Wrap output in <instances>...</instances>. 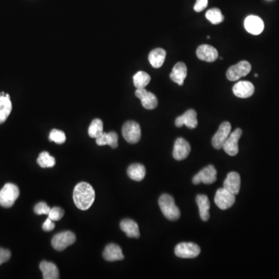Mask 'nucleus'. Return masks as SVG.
<instances>
[{
	"mask_svg": "<svg viewBox=\"0 0 279 279\" xmlns=\"http://www.w3.org/2000/svg\"><path fill=\"white\" fill-rule=\"evenodd\" d=\"M37 162L40 167H43V168L54 167L56 166V159L54 157L51 156L50 154L47 151H44L40 154Z\"/></svg>",
	"mask_w": 279,
	"mask_h": 279,
	"instance_id": "29",
	"label": "nucleus"
},
{
	"mask_svg": "<svg viewBox=\"0 0 279 279\" xmlns=\"http://www.w3.org/2000/svg\"><path fill=\"white\" fill-rule=\"evenodd\" d=\"M64 212L60 207H53L51 208L48 218H50L52 221H58L64 217Z\"/></svg>",
	"mask_w": 279,
	"mask_h": 279,
	"instance_id": "33",
	"label": "nucleus"
},
{
	"mask_svg": "<svg viewBox=\"0 0 279 279\" xmlns=\"http://www.w3.org/2000/svg\"><path fill=\"white\" fill-rule=\"evenodd\" d=\"M151 82V76L144 71H138L133 76V84L137 89H144Z\"/></svg>",
	"mask_w": 279,
	"mask_h": 279,
	"instance_id": "28",
	"label": "nucleus"
},
{
	"mask_svg": "<svg viewBox=\"0 0 279 279\" xmlns=\"http://www.w3.org/2000/svg\"><path fill=\"white\" fill-rule=\"evenodd\" d=\"M40 269L45 279H59V271L56 264L43 261L40 264Z\"/></svg>",
	"mask_w": 279,
	"mask_h": 279,
	"instance_id": "23",
	"label": "nucleus"
},
{
	"mask_svg": "<svg viewBox=\"0 0 279 279\" xmlns=\"http://www.w3.org/2000/svg\"><path fill=\"white\" fill-rule=\"evenodd\" d=\"M127 174L130 179L136 181H141L144 179L146 174V169L141 164H133L127 169Z\"/></svg>",
	"mask_w": 279,
	"mask_h": 279,
	"instance_id": "26",
	"label": "nucleus"
},
{
	"mask_svg": "<svg viewBox=\"0 0 279 279\" xmlns=\"http://www.w3.org/2000/svg\"><path fill=\"white\" fill-rule=\"evenodd\" d=\"M187 76V67L183 62L177 63L174 66L171 74L170 78L172 82H175L179 86H183L184 81Z\"/></svg>",
	"mask_w": 279,
	"mask_h": 279,
	"instance_id": "20",
	"label": "nucleus"
},
{
	"mask_svg": "<svg viewBox=\"0 0 279 279\" xmlns=\"http://www.w3.org/2000/svg\"><path fill=\"white\" fill-rule=\"evenodd\" d=\"M96 144L99 146H104L109 145L112 148H116L118 147V135L116 132H110V133H104L103 132L100 137L96 138Z\"/></svg>",
	"mask_w": 279,
	"mask_h": 279,
	"instance_id": "22",
	"label": "nucleus"
},
{
	"mask_svg": "<svg viewBox=\"0 0 279 279\" xmlns=\"http://www.w3.org/2000/svg\"><path fill=\"white\" fill-rule=\"evenodd\" d=\"M96 198L94 189L90 184L82 181L77 184L73 192L74 203L77 208L87 210L93 206Z\"/></svg>",
	"mask_w": 279,
	"mask_h": 279,
	"instance_id": "1",
	"label": "nucleus"
},
{
	"mask_svg": "<svg viewBox=\"0 0 279 279\" xmlns=\"http://www.w3.org/2000/svg\"><path fill=\"white\" fill-rule=\"evenodd\" d=\"M20 196V190L16 185L7 183L0 190V206L4 208L12 207Z\"/></svg>",
	"mask_w": 279,
	"mask_h": 279,
	"instance_id": "3",
	"label": "nucleus"
},
{
	"mask_svg": "<svg viewBox=\"0 0 279 279\" xmlns=\"http://www.w3.org/2000/svg\"><path fill=\"white\" fill-rule=\"evenodd\" d=\"M254 85L251 82L240 81L235 84L233 87V94L239 98H249L254 93Z\"/></svg>",
	"mask_w": 279,
	"mask_h": 279,
	"instance_id": "16",
	"label": "nucleus"
},
{
	"mask_svg": "<svg viewBox=\"0 0 279 279\" xmlns=\"http://www.w3.org/2000/svg\"><path fill=\"white\" fill-rule=\"evenodd\" d=\"M208 5V0H196V4L194 5V9L197 13L204 10Z\"/></svg>",
	"mask_w": 279,
	"mask_h": 279,
	"instance_id": "36",
	"label": "nucleus"
},
{
	"mask_svg": "<svg viewBox=\"0 0 279 279\" xmlns=\"http://www.w3.org/2000/svg\"><path fill=\"white\" fill-rule=\"evenodd\" d=\"M191 146L189 143L184 138L177 139L173 149V157L177 161H182L186 159L190 154Z\"/></svg>",
	"mask_w": 279,
	"mask_h": 279,
	"instance_id": "13",
	"label": "nucleus"
},
{
	"mask_svg": "<svg viewBox=\"0 0 279 279\" xmlns=\"http://www.w3.org/2000/svg\"><path fill=\"white\" fill-rule=\"evenodd\" d=\"M166 52L162 48H156L151 52L148 56L150 63L155 68H159L163 65L166 60Z\"/></svg>",
	"mask_w": 279,
	"mask_h": 279,
	"instance_id": "25",
	"label": "nucleus"
},
{
	"mask_svg": "<svg viewBox=\"0 0 279 279\" xmlns=\"http://www.w3.org/2000/svg\"><path fill=\"white\" fill-rule=\"evenodd\" d=\"M251 64L248 61L242 60L237 64L231 66L226 71V78L231 82L238 80L239 78L246 76L250 73Z\"/></svg>",
	"mask_w": 279,
	"mask_h": 279,
	"instance_id": "7",
	"label": "nucleus"
},
{
	"mask_svg": "<svg viewBox=\"0 0 279 279\" xmlns=\"http://www.w3.org/2000/svg\"><path fill=\"white\" fill-rule=\"evenodd\" d=\"M242 133H243V131L241 129H236L234 131L230 133L229 137L226 139V141L224 143L223 149L229 156H235L238 154V141L241 137Z\"/></svg>",
	"mask_w": 279,
	"mask_h": 279,
	"instance_id": "10",
	"label": "nucleus"
},
{
	"mask_svg": "<svg viewBox=\"0 0 279 279\" xmlns=\"http://www.w3.org/2000/svg\"><path fill=\"white\" fill-rule=\"evenodd\" d=\"M217 171L213 165H210L207 167L202 169L198 174L194 176L192 181L195 185H199L200 183L213 184L217 180Z\"/></svg>",
	"mask_w": 279,
	"mask_h": 279,
	"instance_id": "8",
	"label": "nucleus"
},
{
	"mask_svg": "<svg viewBox=\"0 0 279 279\" xmlns=\"http://www.w3.org/2000/svg\"><path fill=\"white\" fill-rule=\"evenodd\" d=\"M12 111V103L10 98L6 96H0V124L6 120Z\"/></svg>",
	"mask_w": 279,
	"mask_h": 279,
	"instance_id": "27",
	"label": "nucleus"
},
{
	"mask_svg": "<svg viewBox=\"0 0 279 279\" xmlns=\"http://www.w3.org/2000/svg\"><path fill=\"white\" fill-rule=\"evenodd\" d=\"M49 140L57 144H64L66 141L65 133L61 131V130L54 129V130L51 131L50 135H49Z\"/></svg>",
	"mask_w": 279,
	"mask_h": 279,
	"instance_id": "32",
	"label": "nucleus"
},
{
	"mask_svg": "<svg viewBox=\"0 0 279 279\" xmlns=\"http://www.w3.org/2000/svg\"><path fill=\"white\" fill-rule=\"evenodd\" d=\"M103 256L107 262H116L124 258L121 247L115 244H108L103 251Z\"/></svg>",
	"mask_w": 279,
	"mask_h": 279,
	"instance_id": "19",
	"label": "nucleus"
},
{
	"mask_svg": "<svg viewBox=\"0 0 279 279\" xmlns=\"http://www.w3.org/2000/svg\"><path fill=\"white\" fill-rule=\"evenodd\" d=\"M196 203L199 210V215L203 221L210 219V203L209 198L206 195H198Z\"/></svg>",
	"mask_w": 279,
	"mask_h": 279,
	"instance_id": "24",
	"label": "nucleus"
},
{
	"mask_svg": "<svg viewBox=\"0 0 279 279\" xmlns=\"http://www.w3.org/2000/svg\"><path fill=\"white\" fill-rule=\"evenodd\" d=\"M55 227H56V224L50 218H48L46 221L44 223L43 225H42V229L46 232L52 231L55 229Z\"/></svg>",
	"mask_w": 279,
	"mask_h": 279,
	"instance_id": "37",
	"label": "nucleus"
},
{
	"mask_svg": "<svg viewBox=\"0 0 279 279\" xmlns=\"http://www.w3.org/2000/svg\"><path fill=\"white\" fill-rule=\"evenodd\" d=\"M184 125L189 129H195L197 126V113L194 110H189L175 119L177 127H181Z\"/></svg>",
	"mask_w": 279,
	"mask_h": 279,
	"instance_id": "15",
	"label": "nucleus"
},
{
	"mask_svg": "<svg viewBox=\"0 0 279 279\" xmlns=\"http://www.w3.org/2000/svg\"><path fill=\"white\" fill-rule=\"evenodd\" d=\"M231 132V124L229 122H223L220 126L215 135L212 139V144L215 149H222L224 143Z\"/></svg>",
	"mask_w": 279,
	"mask_h": 279,
	"instance_id": "11",
	"label": "nucleus"
},
{
	"mask_svg": "<svg viewBox=\"0 0 279 279\" xmlns=\"http://www.w3.org/2000/svg\"><path fill=\"white\" fill-rule=\"evenodd\" d=\"M159 206L164 216L169 221H175L181 217V212L174 203L172 196L168 194H163L159 200Z\"/></svg>",
	"mask_w": 279,
	"mask_h": 279,
	"instance_id": "2",
	"label": "nucleus"
},
{
	"mask_svg": "<svg viewBox=\"0 0 279 279\" xmlns=\"http://www.w3.org/2000/svg\"><path fill=\"white\" fill-rule=\"evenodd\" d=\"M103 133V121L100 119H95L92 121L89 127V135L92 138H97Z\"/></svg>",
	"mask_w": 279,
	"mask_h": 279,
	"instance_id": "31",
	"label": "nucleus"
},
{
	"mask_svg": "<svg viewBox=\"0 0 279 279\" xmlns=\"http://www.w3.org/2000/svg\"><path fill=\"white\" fill-rule=\"evenodd\" d=\"M223 188L230 193L236 196L240 192V174L235 171L229 172L223 182Z\"/></svg>",
	"mask_w": 279,
	"mask_h": 279,
	"instance_id": "18",
	"label": "nucleus"
},
{
	"mask_svg": "<svg viewBox=\"0 0 279 279\" xmlns=\"http://www.w3.org/2000/svg\"><path fill=\"white\" fill-rule=\"evenodd\" d=\"M200 251V247L197 244L191 242H183L175 247L174 254L178 258H195L199 256Z\"/></svg>",
	"mask_w": 279,
	"mask_h": 279,
	"instance_id": "6",
	"label": "nucleus"
},
{
	"mask_svg": "<svg viewBox=\"0 0 279 279\" xmlns=\"http://www.w3.org/2000/svg\"><path fill=\"white\" fill-rule=\"evenodd\" d=\"M76 240L75 233L71 231H63L57 233L53 236L52 245L54 249L57 251H62L67 247L72 245Z\"/></svg>",
	"mask_w": 279,
	"mask_h": 279,
	"instance_id": "4",
	"label": "nucleus"
},
{
	"mask_svg": "<svg viewBox=\"0 0 279 279\" xmlns=\"http://www.w3.org/2000/svg\"><path fill=\"white\" fill-rule=\"evenodd\" d=\"M122 133L127 142L137 144L141 140V126L135 121H127L123 126Z\"/></svg>",
	"mask_w": 279,
	"mask_h": 279,
	"instance_id": "5",
	"label": "nucleus"
},
{
	"mask_svg": "<svg viewBox=\"0 0 279 279\" xmlns=\"http://www.w3.org/2000/svg\"><path fill=\"white\" fill-rule=\"evenodd\" d=\"M206 17L207 20L213 23L214 25L220 24L224 20L223 15L222 14L221 9L218 8H213V9H209L206 13Z\"/></svg>",
	"mask_w": 279,
	"mask_h": 279,
	"instance_id": "30",
	"label": "nucleus"
},
{
	"mask_svg": "<svg viewBox=\"0 0 279 279\" xmlns=\"http://www.w3.org/2000/svg\"><path fill=\"white\" fill-rule=\"evenodd\" d=\"M214 201H215L216 205L221 210H225L230 208L234 204L236 198H235V195L228 192L224 188H221L216 192Z\"/></svg>",
	"mask_w": 279,
	"mask_h": 279,
	"instance_id": "9",
	"label": "nucleus"
},
{
	"mask_svg": "<svg viewBox=\"0 0 279 279\" xmlns=\"http://www.w3.org/2000/svg\"><path fill=\"white\" fill-rule=\"evenodd\" d=\"M11 258V252L5 248H0V265L8 262Z\"/></svg>",
	"mask_w": 279,
	"mask_h": 279,
	"instance_id": "35",
	"label": "nucleus"
},
{
	"mask_svg": "<svg viewBox=\"0 0 279 279\" xmlns=\"http://www.w3.org/2000/svg\"><path fill=\"white\" fill-rule=\"evenodd\" d=\"M135 96L141 100V104L146 110H154L158 107L159 102L156 96L145 89H137Z\"/></svg>",
	"mask_w": 279,
	"mask_h": 279,
	"instance_id": "12",
	"label": "nucleus"
},
{
	"mask_svg": "<svg viewBox=\"0 0 279 279\" xmlns=\"http://www.w3.org/2000/svg\"><path fill=\"white\" fill-rule=\"evenodd\" d=\"M244 27L250 34L253 35H259L263 32L265 24L261 18L251 15L247 16L244 20Z\"/></svg>",
	"mask_w": 279,
	"mask_h": 279,
	"instance_id": "14",
	"label": "nucleus"
},
{
	"mask_svg": "<svg viewBox=\"0 0 279 279\" xmlns=\"http://www.w3.org/2000/svg\"><path fill=\"white\" fill-rule=\"evenodd\" d=\"M51 208L45 202H40L34 206V213L38 215H48Z\"/></svg>",
	"mask_w": 279,
	"mask_h": 279,
	"instance_id": "34",
	"label": "nucleus"
},
{
	"mask_svg": "<svg viewBox=\"0 0 279 279\" xmlns=\"http://www.w3.org/2000/svg\"><path fill=\"white\" fill-rule=\"evenodd\" d=\"M120 229L130 238H138L141 236L138 224L130 219H125L121 221Z\"/></svg>",
	"mask_w": 279,
	"mask_h": 279,
	"instance_id": "21",
	"label": "nucleus"
},
{
	"mask_svg": "<svg viewBox=\"0 0 279 279\" xmlns=\"http://www.w3.org/2000/svg\"><path fill=\"white\" fill-rule=\"evenodd\" d=\"M198 58L206 62H214L218 58V52L211 45H200L196 51Z\"/></svg>",
	"mask_w": 279,
	"mask_h": 279,
	"instance_id": "17",
	"label": "nucleus"
}]
</instances>
